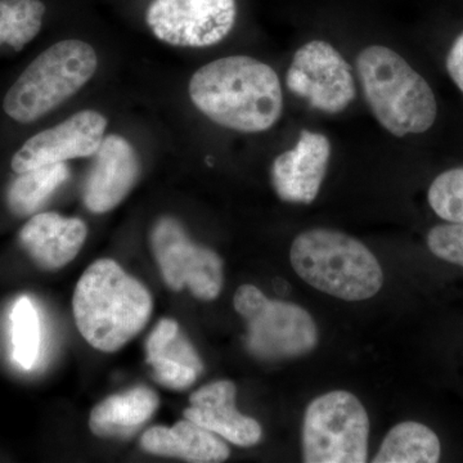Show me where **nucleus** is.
<instances>
[{
  "mask_svg": "<svg viewBox=\"0 0 463 463\" xmlns=\"http://www.w3.org/2000/svg\"><path fill=\"white\" fill-rule=\"evenodd\" d=\"M188 93L201 114L236 132H265L282 115L279 75L249 56L219 58L200 67L192 75Z\"/></svg>",
  "mask_w": 463,
  "mask_h": 463,
  "instance_id": "obj_1",
  "label": "nucleus"
},
{
  "mask_svg": "<svg viewBox=\"0 0 463 463\" xmlns=\"http://www.w3.org/2000/svg\"><path fill=\"white\" fill-rule=\"evenodd\" d=\"M151 294L111 259L94 261L76 285L72 310L78 330L99 352L127 345L151 318Z\"/></svg>",
  "mask_w": 463,
  "mask_h": 463,
  "instance_id": "obj_2",
  "label": "nucleus"
},
{
  "mask_svg": "<svg viewBox=\"0 0 463 463\" xmlns=\"http://www.w3.org/2000/svg\"><path fill=\"white\" fill-rule=\"evenodd\" d=\"M356 71L371 111L395 137L428 132L438 105L430 85L397 52L370 45L358 54Z\"/></svg>",
  "mask_w": 463,
  "mask_h": 463,
  "instance_id": "obj_3",
  "label": "nucleus"
},
{
  "mask_svg": "<svg viewBox=\"0 0 463 463\" xmlns=\"http://www.w3.org/2000/svg\"><path fill=\"white\" fill-rule=\"evenodd\" d=\"M289 259L301 279L341 300H367L383 288L379 260L361 241L343 232H303L292 242Z\"/></svg>",
  "mask_w": 463,
  "mask_h": 463,
  "instance_id": "obj_4",
  "label": "nucleus"
},
{
  "mask_svg": "<svg viewBox=\"0 0 463 463\" xmlns=\"http://www.w3.org/2000/svg\"><path fill=\"white\" fill-rule=\"evenodd\" d=\"M99 69V56L90 43L58 42L42 52L18 76L3 99L12 120L32 124L75 96Z\"/></svg>",
  "mask_w": 463,
  "mask_h": 463,
  "instance_id": "obj_5",
  "label": "nucleus"
},
{
  "mask_svg": "<svg viewBox=\"0 0 463 463\" xmlns=\"http://www.w3.org/2000/svg\"><path fill=\"white\" fill-rule=\"evenodd\" d=\"M234 309L246 322V347L261 361L298 358L318 345V328L304 307L265 297L254 285H242Z\"/></svg>",
  "mask_w": 463,
  "mask_h": 463,
  "instance_id": "obj_6",
  "label": "nucleus"
},
{
  "mask_svg": "<svg viewBox=\"0 0 463 463\" xmlns=\"http://www.w3.org/2000/svg\"><path fill=\"white\" fill-rule=\"evenodd\" d=\"M301 435L304 462L367 461L370 419L352 392L336 390L316 398L307 407Z\"/></svg>",
  "mask_w": 463,
  "mask_h": 463,
  "instance_id": "obj_7",
  "label": "nucleus"
},
{
  "mask_svg": "<svg viewBox=\"0 0 463 463\" xmlns=\"http://www.w3.org/2000/svg\"><path fill=\"white\" fill-rule=\"evenodd\" d=\"M151 246L163 279L174 291L190 288L194 298L215 300L223 288V260L188 237L172 216L158 219L151 232Z\"/></svg>",
  "mask_w": 463,
  "mask_h": 463,
  "instance_id": "obj_8",
  "label": "nucleus"
},
{
  "mask_svg": "<svg viewBox=\"0 0 463 463\" xmlns=\"http://www.w3.org/2000/svg\"><path fill=\"white\" fill-rule=\"evenodd\" d=\"M236 18V0H152L146 14L158 41L182 48L218 44L232 32Z\"/></svg>",
  "mask_w": 463,
  "mask_h": 463,
  "instance_id": "obj_9",
  "label": "nucleus"
},
{
  "mask_svg": "<svg viewBox=\"0 0 463 463\" xmlns=\"http://www.w3.org/2000/svg\"><path fill=\"white\" fill-rule=\"evenodd\" d=\"M288 90L325 114H340L355 99L352 69L330 43L313 41L298 48L286 75Z\"/></svg>",
  "mask_w": 463,
  "mask_h": 463,
  "instance_id": "obj_10",
  "label": "nucleus"
},
{
  "mask_svg": "<svg viewBox=\"0 0 463 463\" xmlns=\"http://www.w3.org/2000/svg\"><path fill=\"white\" fill-rule=\"evenodd\" d=\"M108 118L94 109H83L65 121L27 139L11 161L16 174L65 163L96 154L105 139Z\"/></svg>",
  "mask_w": 463,
  "mask_h": 463,
  "instance_id": "obj_11",
  "label": "nucleus"
},
{
  "mask_svg": "<svg viewBox=\"0 0 463 463\" xmlns=\"http://www.w3.org/2000/svg\"><path fill=\"white\" fill-rule=\"evenodd\" d=\"M331 157L327 137L303 129L294 148L274 158L270 176L285 203L309 205L318 196Z\"/></svg>",
  "mask_w": 463,
  "mask_h": 463,
  "instance_id": "obj_12",
  "label": "nucleus"
},
{
  "mask_svg": "<svg viewBox=\"0 0 463 463\" xmlns=\"http://www.w3.org/2000/svg\"><path fill=\"white\" fill-rule=\"evenodd\" d=\"M93 156L84 203L94 214H105L133 190L141 174V161L130 142L118 134L105 137Z\"/></svg>",
  "mask_w": 463,
  "mask_h": 463,
  "instance_id": "obj_13",
  "label": "nucleus"
},
{
  "mask_svg": "<svg viewBox=\"0 0 463 463\" xmlns=\"http://www.w3.org/2000/svg\"><path fill=\"white\" fill-rule=\"evenodd\" d=\"M237 388L232 381L207 383L194 392L184 419L214 432L234 446H257L263 437L260 423L236 408Z\"/></svg>",
  "mask_w": 463,
  "mask_h": 463,
  "instance_id": "obj_14",
  "label": "nucleus"
},
{
  "mask_svg": "<svg viewBox=\"0 0 463 463\" xmlns=\"http://www.w3.org/2000/svg\"><path fill=\"white\" fill-rule=\"evenodd\" d=\"M87 236L88 227L81 219L57 213L33 215L20 232L21 245L45 270L60 269L71 263Z\"/></svg>",
  "mask_w": 463,
  "mask_h": 463,
  "instance_id": "obj_15",
  "label": "nucleus"
},
{
  "mask_svg": "<svg viewBox=\"0 0 463 463\" xmlns=\"http://www.w3.org/2000/svg\"><path fill=\"white\" fill-rule=\"evenodd\" d=\"M147 364L155 380L165 388H191L203 373V364L174 319H161L146 343Z\"/></svg>",
  "mask_w": 463,
  "mask_h": 463,
  "instance_id": "obj_16",
  "label": "nucleus"
},
{
  "mask_svg": "<svg viewBox=\"0 0 463 463\" xmlns=\"http://www.w3.org/2000/svg\"><path fill=\"white\" fill-rule=\"evenodd\" d=\"M141 446L151 455L175 457L194 463L224 462L231 455L230 447L219 435L187 419L172 428L148 429L141 438Z\"/></svg>",
  "mask_w": 463,
  "mask_h": 463,
  "instance_id": "obj_17",
  "label": "nucleus"
},
{
  "mask_svg": "<svg viewBox=\"0 0 463 463\" xmlns=\"http://www.w3.org/2000/svg\"><path fill=\"white\" fill-rule=\"evenodd\" d=\"M158 404L156 392L146 386L111 395L91 411L90 431L100 438L130 437L154 416Z\"/></svg>",
  "mask_w": 463,
  "mask_h": 463,
  "instance_id": "obj_18",
  "label": "nucleus"
},
{
  "mask_svg": "<svg viewBox=\"0 0 463 463\" xmlns=\"http://www.w3.org/2000/svg\"><path fill=\"white\" fill-rule=\"evenodd\" d=\"M440 441L422 423H398L383 439L373 463H435L440 458Z\"/></svg>",
  "mask_w": 463,
  "mask_h": 463,
  "instance_id": "obj_19",
  "label": "nucleus"
},
{
  "mask_svg": "<svg viewBox=\"0 0 463 463\" xmlns=\"http://www.w3.org/2000/svg\"><path fill=\"white\" fill-rule=\"evenodd\" d=\"M70 170L65 163L54 164L18 174L9 185V209L18 216L32 215L45 203L58 187L69 179Z\"/></svg>",
  "mask_w": 463,
  "mask_h": 463,
  "instance_id": "obj_20",
  "label": "nucleus"
},
{
  "mask_svg": "<svg viewBox=\"0 0 463 463\" xmlns=\"http://www.w3.org/2000/svg\"><path fill=\"white\" fill-rule=\"evenodd\" d=\"M45 11L42 0H0V47L23 51L41 33Z\"/></svg>",
  "mask_w": 463,
  "mask_h": 463,
  "instance_id": "obj_21",
  "label": "nucleus"
},
{
  "mask_svg": "<svg viewBox=\"0 0 463 463\" xmlns=\"http://www.w3.org/2000/svg\"><path fill=\"white\" fill-rule=\"evenodd\" d=\"M41 321L33 301L18 298L12 310V343L14 358L21 367L30 370L41 352Z\"/></svg>",
  "mask_w": 463,
  "mask_h": 463,
  "instance_id": "obj_22",
  "label": "nucleus"
},
{
  "mask_svg": "<svg viewBox=\"0 0 463 463\" xmlns=\"http://www.w3.org/2000/svg\"><path fill=\"white\" fill-rule=\"evenodd\" d=\"M429 203L435 214L450 223H463V167L447 170L429 188Z\"/></svg>",
  "mask_w": 463,
  "mask_h": 463,
  "instance_id": "obj_23",
  "label": "nucleus"
},
{
  "mask_svg": "<svg viewBox=\"0 0 463 463\" xmlns=\"http://www.w3.org/2000/svg\"><path fill=\"white\" fill-rule=\"evenodd\" d=\"M429 249L435 257L463 267V223L437 225L429 232Z\"/></svg>",
  "mask_w": 463,
  "mask_h": 463,
  "instance_id": "obj_24",
  "label": "nucleus"
},
{
  "mask_svg": "<svg viewBox=\"0 0 463 463\" xmlns=\"http://www.w3.org/2000/svg\"><path fill=\"white\" fill-rule=\"evenodd\" d=\"M446 65L448 74L463 93V33H459L448 52Z\"/></svg>",
  "mask_w": 463,
  "mask_h": 463,
  "instance_id": "obj_25",
  "label": "nucleus"
}]
</instances>
